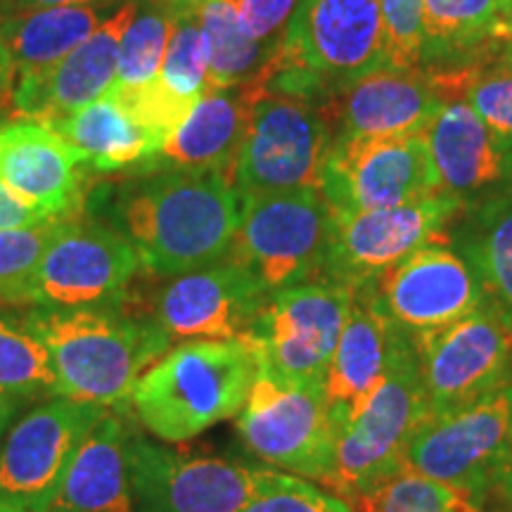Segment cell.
I'll list each match as a JSON object with an SVG mask.
<instances>
[{
	"label": "cell",
	"mask_w": 512,
	"mask_h": 512,
	"mask_svg": "<svg viewBox=\"0 0 512 512\" xmlns=\"http://www.w3.org/2000/svg\"><path fill=\"white\" fill-rule=\"evenodd\" d=\"M117 230L140 268L159 278L221 264L233 249L242 200L214 171H157L128 183L114 202Z\"/></svg>",
	"instance_id": "cell-1"
},
{
	"label": "cell",
	"mask_w": 512,
	"mask_h": 512,
	"mask_svg": "<svg viewBox=\"0 0 512 512\" xmlns=\"http://www.w3.org/2000/svg\"><path fill=\"white\" fill-rule=\"evenodd\" d=\"M22 320L48 351L57 396L98 403L107 411L131 406L138 380L171 344L155 320L126 313L119 304L36 306Z\"/></svg>",
	"instance_id": "cell-2"
},
{
	"label": "cell",
	"mask_w": 512,
	"mask_h": 512,
	"mask_svg": "<svg viewBox=\"0 0 512 512\" xmlns=\"http://www.w3.org/2000/svg\"><path fill=\"white\" fill-rule=\"evenodd\" d=\"M254 377L256 356L245 337L185 339L145 370L131 408L152 437L183 444L235 418Z\"/></svg>",
	"instance_id": "cell-3"
},
{
	"label": "cell",
	"mask_w": 512,
	"mask_h": 512,
	"mask_svg": "<svg viewBox=\"0 0 512 512\" xmlns=\"http://www.w3.org/2000/svg\"><path fill=\"white\" fill-rule=\"evenodd\" d=\"M430 420L413 342L396 330L382 380L337 437L323 489L347 501L373 494L406 467L415 434Z\"/></svg>",
	"instance_id": "cell-4"
},
{
	"label": "cell",
	"mask_w": 512,
	"mask_h": 512,
	"mask_svg": "<svg viewBox=\"0 0 512 512\" xmlns=\"http://www.w3.org/2000/svg\"><path fill=\"white\" fill-rule=\"evenodd\" d=\"M249 112L233 166L240 197L320 190L325 159L335 143L330 117L318 102L261 91L242 83Z\"/></svg>",
	"instance_id": "cell-5"
},
{
	"label": "cell",
	"mask_w": 512,
	"mask_h": 512,
	"mask_svg": "<svg viewBox=\"0 0 512 512\" xmlns=\"http://www.w3.org/2000/svg\"><path fill=\"white\" fill-rule=\"evenodd\" d=\"M235 430L242 446L273 470L320 486L330 477L339 430L323 384L285 382L256 366Z\"/></svg>",
	"instance_id": "cell-6"
},
{
	"label": "cell",
	"mask_w": 512,
	"mask_h": 512,
	"mask_svg": "<svg viewBox=\"0 0 512 512\" xmlns=\"http://www.w3.org/2000/svg\"><path fill=\"white\" fill-rule=\"evenodd\" d=\"M285 472L131 434L133 512H240Z\"/></svg>",
	"instance_id": "cell-7"
},
{
	"label": "cell",
	"mask_w": 512,
	"mask_h": 512,
	"mask_svg": "<svg viewBox=\"0 0 512 512\" xmlns=\"http://www.w3.org/2000/svg\"><path fill=\"white\" fill-rule=\"evenodd\" d=\"M242 214L228 259L238 261L268 294L323 278L330 204L320 190L240 197Z\"/></svg>",
	"instance_id": "cell-8"
},
{
	"label": "cell",
	"mask_w": 512,
	"mask_h": 512,
	"mask_svg": "<svg viewBox=\"0 0 512 512\" xmlns=\"http://www.w3.org/2000/svg\"><path fill=\"white\" fill-rule=\"evenodd\" d=\"M351 302L354 292L330 280L271 294L245 335L256 366L285 382L325 387Z\"/></svg>",
	"instance_id": "cell-9"
},
{
	"label": "cell",
	"mask_w": 512,
	"mask_h": 512,
	"mask_svg": "<svg viewBox=\"0 0 512 512\" xmlns=\"http://www.w3.org/2000/svg\"><path fill=\"white\" fill-rule=\"evenodd\" d=\"M463 209L465 202L446 192L389 209H330L328 259L320 280L351 292L363 290L415 249L448 238V228Z\"/></svg>",
	"instance_id": "cell-10"
},
{
	"label": "cell",
	"mask_w": 512,
	"mask_h": 512,
	"mask_svg": "<svg viewBox=\"0 0 512 512\" xmlns=\"http://www.w3.org/2000/svg\"><path fill=\"white\" fill-rule=\"evenodd\" d=\"M510 448L512 375L489 394L427 420L408 448L406 467L489 501L491 482Z\"/></svg>",
	"instance_id": "cell-11"
},
{
	"label": "cell",
	"mask_w": 512,
	"mask_h": 512,
	"mask_svg": "<svg viewBox=\"0 0 512 512\" xmlns=\"http://www.w3.org/2000/svg\"><path fill=\"white\" fill-rule=\"evenodd\" d=\"M140 259L117 228L64 219L24 287V304L83 309L119 304L138 273Z\"/></svg>",
	"instance_id": "cell-12"
},
{
	"label": "cell",
	"mask_w": 512,
	"mask_h": 512,
	"mask_svg": "<svg viewBox=\"0 0 512 512\" xmlns=\"http://www.w3.org/2000/svg\"><path fill=\"white\" fill-rule=\"evenodd\" d=\"M358 294L408 339L444 330L486 304L482 283L448 238L415 249Z\"/></svg>",
	"instance_id": "cell-13"
},
{
	"label": "cell",
	"mask_w": 512,
	"mask_h": 512,
	"mask_svg": "<svg viewBox=\"0 0 512 512\" xmlns=\"http://www.w3.org/2000/svg\"><path fill=\"white\" fill-rule=\"evenodd\" d=\"M280 53L323 81L335 98L389 64L382 0H299Z\"/></svg>",
	"instance_id": "cell-14"
},
{
	"label": "cell",
	"mask_w": 512,
	"mask_h": 512,
	"mask_svg": "<svg viewBox=\"0 0 512 512\" xmlns=\"http://www.w3.org/2000/svg\"><path fill=\"white\" fill-rule=\"evenodd\" d=\"M325 202L337 211L389 209L437 195V174L422 133L335 138L325 159Z\"/></svg>",
	"instance_id": "cell-15"
},
{
	"label": "cell",
	"mask_w": 512,
	"mask_h": 512,
	"mask_svg": "<svg viewBox=\"0 0 512 512\" xmlns=\"http://www.w3.org/2000/svg\"><path fill=\"white\" fill-rule=\"evenodd\" d=\"M411 342L430 418L489 394L512 375V325L489 302Z\"/></svg>",
	"instance_id": "cell-16"
},
{
	"label": "cell",
	"mask_w": 512,
	"mask_h": 512,
	"mask_svg": "<svg viewBox=\"0 0 512 512\" xmlns=\"http://www.w3.org/2000/svg\"><path fill=\"white\" fill-rule=\"evenodd\" d=\"M107 413L98 403L53 396L17 420L0 446V505L17 512L46 508L76 448Z\"/></svg>",
	"instance_id": "cell-17"
},
{
	"label": "cell",
	"mask_w": 512,
	"mask_h": 512,
	"mask_svg": "<svg viewBox=\"0 0 512 512\" xmlns=\"http://www.w3.org/2000/svg\"><path fill=\"white\" fill-rule=\"evenodd\" d=\"M268 297L245 266L226 259L169 280L159 290L150 318L169 339H240Z\"/></svg>",
	"instance_id": "cell-18"
},
{
	"label": "cell",
	"mask_w": 512,
	"mask_h": 512,
	"mask_svg": "<svg viewBox=\"0 0 512 512\" xmlns=\"http://www.w3.org/2000/svg\"><path fill=\"white\" fill-rule=\"evenodd\" d=\"M88 169L81 152L48 124L15 119L0 126V183L48 221L79 211Z\"/></svg>",
	"instance_id": "cell-19"
},
{
	"label": "cell",
	"mask_w": 512,
	"mask_h": 512,
	"mask_svg": "<svg viewBox=\"0 0 512 512\" xmlns=\"http://www.w3.org/2000/svg\"><path fill=\"white\" fill-rule=\"evenodd\" d=\"M136 10V0L124 3L53 69L17 86L12 95L15 117L53 126L91 102L105 98L117 79L121 36Z\"/></svg>",
	"instance_id": "cell-20"
},
{
	"label": "cell",
	"mask_w": 512,
	"mask_h": 512,
	"mask_svg": "<svg viewBox=\"0 0 512 512\" xmlns=\"http://www.w3.org/2000/svg\"><path fill=\"white\" fill-rule=\"evenodd\" d=\"M448 98L422 69L387 64L344 86L328 105L335 138L422 133Z\"/></svg>",
	"instance_id": "cell-21"
},
{
	"label": "cell",
	"mask_w": 512,
	"mask_h": 512,
	"mask_svg": "<svg viewBox=\"0 0 512 512\" xmlns=\"http://www.w3.org/2000/svg\"><path fill=\"white\" fill-rule=\"evenodd\" d=\"M422 136L437 174L439 192L467 204L505 185V138L486 126L465 100H446Z\"/></svg>",
	"instance_id": "cell-22"
},
{
	"label": "cell",
	"mask_w": 512,
	"mask_h": 512,
	"mask_svg": "<svg viewBox=\"0 0 512 512\" xmlns=\"http://www.w3.org/2000/svg\"><path fill=\"white\" fill-rule=\"evenodd\" d=\"M41 512H133L131 430L107 413L88 432Z\"/></svg>",
	"instance_id": "cell-23"
},
{
	"label": "cell",
	"mask_w": 512,
	"mask_h": 512,
	"mask_svg": "<svg viewBox=\"0 0 512 512\" xmlns=\"http://www.w3.org/2000/svg\"><path fill=\"white\" fill-rule=\"evenodd\" d=\"M247 112L249 95L245 86L204 93L145 169L214 171L233 183V166L245 133Z\"/></svg>",
	"instance_id": "cell-24"
},
{
	"label": "cell",
	"mask_w": 512,
	"mask_h": 512,
	"mask_svg": "<svg viewBox=\"0 0 512 512\" xmlns=\"http://www.w3.org/2000/svg\"><path fill=\"white\" fill-rule=\"evenodd\" d=\"M114 12L107 0H100L0 17V48L8 57L15 88L53 69Z\"/></svg>",
	"instance_id": "cell-25"
},
{
	"label": "cell",
	"mask_w": 512,
	"mask_h": 512,
	"mask_svg": "<svg viewBox=\"0 0 512 512\" xmlns=\"http://www.w3.org/2000/svg\"><path fill=\"white\" fill-rule=\"evenodd\" d=\"M394 337V325L363 294L354 292L347 325L325 377V399L339 432L380 384Z\"/></svg>",
	"instance_id": "cell-26"
},
{
	"label": "cell",
	"mask_w": 512,
	"mask_h": 512,
	"mask_svg": "<svg viewBox=\"0 0 512 512\" xmlns=\"http://www.w3.org/2000/svg\"><path fill=\"white\" fill-rule=\"evenodd\" d=\"M448 242L475 271L486 302L512 325V188L501 185L467 202L448 228Z\"/></svg>",
	"instance_id": "cell-27"
},
{
	"label": "cell",
	"mask_w": 512,
	"mask_h": 512,
	"mask_svg": "<svg viewBox=\"0 0 512 512\" xmlns=\"http://www.w3.org/2000/svg\"><path fill=\"white\" fill-rule=\"evenodd\" d=\"M510 38L501 0H422V67H463Z\"/></svg>",
	"instance_id": "cell-28"
},
{
	"label": "cell",
	"mask_w": 512,
	"mask_h": 512,
	"mask_svg": "<svg viewBox=\"0 0 512 512\" xmlns=\"http://www.w3.org/2000/svg\"><path fill=\"white\" fill-rule=\"evenodd\" d=\"M50 128L72 143L95 171H121L136 164L145 169L162 150V143L112 95Z\"/></svg>",
	"instance_id": "cell-29"
},
{
	"label": "cell",
	"mask_w": 512,
	"mask_h": 512,
	"mask_svg": "<svg viewBox=\"0 0 512 512\" xmlns=\"http://www.w3.org/2000/svg\"><path fill=\"white\" fill-rule=\"evenodd\" d=\"M190 3L200 19L204 48H207L209 91L235 88L252 81L278 43L266 46L249 38L242 29L233 0H190Z\"/></svg>",
	"instance_id": "cell-30"
},
{
	"label": "cell",
	"mask_w": 512,
	"mask_h": 512,
	"mask_svg": "<svg viewBox=\"0 0 512 512\" xmlns=\"http://www.w3.org/2000/svg\"><path fill=\"white\" fill-rule=\"evenodd\" d=\"M174 5L171 0H147L133 15L119 46L117 79L110 93L114 98H126L150 88L157 81L162 60L169 46Z\"/></svg>",
	"instance_id": "cell-31"
},
{
	"label": "cell",
	"mask_w": 512,
	"mask_h": 512,
	"mask_svg": "<svg viewBox=\"0 0 512 512\" xmlns=\"http://www.w3.org/2000/svg\"><path fill=\"white\" fill-rule=\"evenodd\" d=\"M0 394L15 401L57 396L55 373L43 342L22 318L0 313Z\"/></svg>",
	"instance_id": "cell-32"
},
{
	"label": "cell",
	"mask_w": 512,
	"mask_h": 512,
	"mask_svg": "<svg viewBox=\"0 0 512 512\" xmlns=\"http://www.w3.org/2000/svg\"><path fill=\"white\" fill-rule=\"evenodd\" d=\"M460 93L486 126L512 140V38L463 69Z\"/></svg>",
	"instance_id": "cell-33"
},
{
	"label": "cell",
	"mask_w": 512,
	"mask_h": 512,
	"mask_svg": "<svg viewBox=\"0 0 512 512\" xmlns=\"http://www.w3.org/2000/svg\"><path fill=\"white\" fill-rule=\"evenodd\" d=\"M354 512H491L484 498L403 470L373 494L354 503Z\"/></svg>",
	"instance_id": "cell-34"
},
{
	"label": "cell",
	"mask_w": 512,
	"mask_h": 512,
	"mask_svg": "<svg viewBox=\"0 0 512 512\" xmlns=\"http://www.w3.org/2000/svg\"><path fill=\"white\" fill-rule=\"evenodd\" d=\"M60 221L0 230V302L24 304V287L46 252Z\"/></svg>",
	"instance_id": "cell-35"
},
{
	"label": "cell",
	"mask_w": 512,
	"mask_h": 512,
	"mask_svg": "<svg viewBox=\"0 0 512 512\" xmlns=\"http://www.w3.org/2000/svg\"><path fill=\"white\" fill-rule=\"evenodd\" d=\"M240 512H354V508L323 486L285 475Z\"/></svg>",
	"instance_id": "cell-36"
},
{
	"label": "cell",
	"mask_w": 512,
	"mask_h": 512,
	"mask_svg": "<svg viewBox=\"0 0 512 512\" xmlns=\"http://www.w3.org/2000/svg\"><path fill=\"white\" fill-rule=\"evenodd\" d=\"M389 64L422 69V0H382Z\"/></svg>",
	"instance_id": "cell-37"
},
{
	"label": "cell",
	"mask_w": 512,
	"mask_h": 512,
	"mask_svg": "<svg viewBox=\"0 0 512 512\" xmlns=\"http://www.w3.org/2000/svg\"><path fill=\"white\" fill-rule=\"evenodd\" d=\"M242 29L249 38L275 46L285 36L299 0H233Z\"/></svg>",
	"instance_id": "cell-38"
},
{
	"label": "cell",
	"mask_w": 512,
	"mask_h": 512,
	"mask_svg": "<svg viewBox=\"0 0 512 512\" xmlns=\"http://www.w3.org/2000/svg\"><path fill=\"white\" fill-rule=\"evenodd\" d=\"M41 223H48L41 211H36L31 204L19 200L15 192L0 183V230L31 228L41 226Z\"/></svg>",
	"instance_id": "cell-39"
},
{
	"label": "cell",
	"mask_w": 512,
	"mask_h": 512,
	"mask_svg": "<svg viewBox=\"0 0 512 512\" xmlns=\"http://www.w3.org/2000/svg\"><path fill=\"white\" fill-rule=\"evenodd\" d=\"M489 498L496 501V505L503 512H512V448L508 451V456H505L501 467H498L494 482H491Z\"/></svg>",
	"instance_id": "cell-40"
},
{
	"label": "cell",
	"mask_w": 512,
	"mask_h": 512,
	"mask_svg": "<svg viewBox=\"0 0 512 512\" xmlns=\"http://www.w3.org/2000/svg\"><path fill=\"white\" fill-rule=\"evenodd\" d=\"M100 3V0H0V17L17 15V12L43 10V8H62V5H88Z\"/></svg>",
	"instance_id": "cell-41"
},
{
	"label": "cell",
	"mask_w": 512,
	"mask_h": 512,
	"mask_svg": "<svg viewBox=\"0 0 512 512\" xmlns=\"http://www.w3.org/2000/svg\"><path fill=\"white\" fill-rule=\"evenodd\" d=\"M12 95H15V81H12L8 57H5L3 48H0V117L15 114V107H12Z\"/></svg>",
	"instance_id": "cell-42"
},
{
	"label": "cell",
	"mask_w": 512,
	"mask_h": 512,
	"mask_svg": "<svg viewBox=\"0 0 512 512\" xmlns=\"http://www.w3.org/2000/svg\"><path fill=\"white\" fill-rule=\"evenodd\" d=\"M19 408V401L10 399V396H3L0 394V439H3L5 430H8L12 415H15V411Z\"/></svg>",
	"instance_id": "cell-43"
},
{
	"label": "cell",
	"mask_w": 512,
	"mask_h": 512,
	"mask_svg": "<svg viewBox=\"0 0 512 512\" xmlns=\"http://www.w3.org/2000/svg\"><path fill=\"white\" fill-rule=\"evenodd\" d=\"M503 178H505V185L512 188V140L505 138V145H503Z\"/></svg>",
	"instance_id": "cell-44"
},
{
	"label": "cell",
	"mask_w": 512,
	"mask_h": 512,
	"mask_svg": "<svg viewBox=\"0 0 512 512\" xmlns=\"http://www.w3.org/2000/svg\"><path fill=\"white\" fill-rule=\"evenodd\" d=\"M501 5H503V12H505V17H508L510 22H512V0H501Z\"/></svg>",
	"instance_id": "cell-45"
},
{
	"label": "cell",
	"mask_w": 512,
	"mask_h": 512,
	"mask_svg": "<svg viewBox=\"0 0 512 512\" xmlns=\"http://www.w3.org/2000/svg\"><path fill=\"white\" fill-rule=\"evenodd\" d=\"M0 512H17V510H10V508H3V505H0Z\"/></svg>",
	"instance_id": "cell-46"
},
{
	"label": "cell",
	"mask_w": 512,
	"mask_h": 512,
	"mask_svg": "<svg viewBox=\"0 0 512 512\" xmlns=\"http://www.w3.org/2000/svg\"><path fill=\"white\" fill-rule=\"evenodd\" d=\"M0 306H5V304H3V302H0Z\"/></svg>",
	"instance_id": "cell-47"
}]
</instances>
